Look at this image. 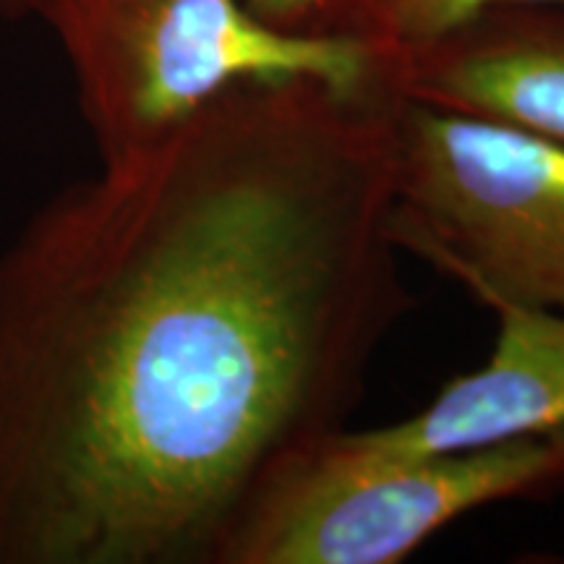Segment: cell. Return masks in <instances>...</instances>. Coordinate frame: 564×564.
I'll use <instances>...</instances> for the list:
<instances>
[{
	"instance_id": "cell-1",
	"label": "cell",
	"mask_w": 564,
	"mask_h": 564,
	"mask_svg": "<svg viewBox=\"0 0 564 564\" xmlns=\"http://www.w3.org/2000/svg\"><path fill=\"white\" fill-rule=\"evenodd\" d=\"M390 87L241 82L0 249V564H215L413 306Z\"/></svg>"
},
{
	"instance_id": "cell-2",
	"label": "cell",
	"mask_w": 564,
	"mask_h": 564,
	"mask_svg": "<svg viewBox=\"0 0 564 564\" xmlns=\"http://www.w3.org/2000/svg\"><path fill=\"white\" fill-rule=\"evenodd\" d=\"M37 19L66 55L100 165L162 144L241 82L392 87V47L280 32L243 0H47Z\"/></svg>"
},
{
	"instance_id": "cell-3",
	"label": "cell",
	"mask_w": 564,
	"mask_h": 564,
	"mask_svg": "<svg viewBox=\"0 0 564 564\" xmlns=\"http://www.w3.org/2000/svg\"><path fill=\"white\" fill-rule=\"evenodd\" d=\"M560 491L564 436L356 455L327 434L251 494L215 564H398L465 514Z\"/></svg>"
},
{
	"instance_id": "cell-4",
	"label": "cell",
	"mask_w": 564,
	"mask_h": 564,
	"mask_svg": "<svg viewBox=\"0 0 564 564\" xmlns=\"http://www.w3.org/2000/svg\"><path fill=\"white\" fill-rule=\"evenodd\" d=\"M398 249L494 303L564 312V147L392 100Z\"/></svg>"
},
{
	"instance_id": "cell-5",
	"label": "cell",
	"mask_w": 564,
	"mask_h": 564,
	"mask_svg": "<svg viewBox=\"0 0 564 564\" xmlns=\"http://www.w3.org/2000/svg\"><path fill=\"white\" fill-rule=\"evenodd\" d=\"M392 87L405 100L564 147V0L491 6L394 51Z\"/></svg>"
},
{
	"instance_id": "cell-6",
	"label": "cell",
	"mask_w": 564,
	"mask_h": 564,
	"mask_svg": "<svg viewBox=\"0 0 564 564\" xmlns=\"http://www.w3.org/2000/svg\"><path fill=\"white\" fill-rule=\"evenodd\" d=\"M497 340L476 371L449 379L419 413L333 440L356 455H421L564 436V312L494 303Z\"/></svg>"
},
{
	"instance_id": "cell-7",
	"label": "cell",
	"mask_w": 564,
	"mask_h": 564,
	"mask_svg": "<svg viewBox=\"0 0 564 564\" xmlns=\"http://www.w3.org/2000/svg\"><path fill=\"white\" fill-rule=\"evenodd\" d=\"M539 0H366V34L392 51L434 40L478 11Z\"/></svg>"
},
{
	"instance_id": "cell-8",
	"label": "cell",
	"mask_w": 564,
	"mask_h": 564,
	"mask_svg": "<svg viewBox=\"0 0 564 564\" xmlns=\"http://www.w3.org/2000/svg\"><path fill=\"white\" fill-rule=\"evenodd\" d=\"M243 3L274 30L299 37H369L366 0H243Z\"/></svg>"
},
{
	"instance_id": "cell-9",
	"label": "cell",
	"mask_w": 564,
	"mask_h": 564,
	"mask_svg": "<svg viewBox=\"0 0 564 564\" xmlns=\"http://www.w3.org/2000/svg\"><path fill=\"white\" fill-rule=\"evenodd\" d=\"M47 0H0V19L21 21L37 19Z\"/></svg>"
}]
</instances>
